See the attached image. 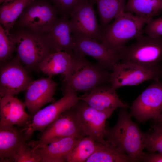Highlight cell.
I'll use <instances>...</instances> for the list:
<instances>
[{
  "mask_svg": "<svg viewBox=\"0 0 162 162\" xmlns=\"http://www.w3.org/2000/svg\"><path fill=\"white\" fill-rule=\"evenodd\" d=\"M127 108H122L112 128L106 129L104 138L128 154L133 162H141L145 152L146 134L131 119Z\"/></svg>",
  "mask_w": 162,
  "mask_h": 162,
  "instance_id": "1",
  "label": "cell"
},
{
  "mask_svg": "<svg viewBox=\"0 0 162 162\" xmlns=\"http://www.w3.org/2000/svg\"><path fill=\"white\" fill-rule=\"evenodd\" d=\"M72 63L64 76L66 84L75 92H87L98 86L110 83V72L98 63H92L85 56L73 51Z\"/></svg>",
  "mask_w": 162,
  "mask_h": 162,
  "instance_id": "2",
  "label": "cell"
},
{
  "mask_svg": "<svg viewBox=\"0 0 162 162\" xmlns=\"http://www.w3.org/2000/svg\"><path fill=\"white\" fill-rule=\"evenodd\" d=\"M148 22L130 12L124 11L101 30L100 42L111 49L121 50L128 42L143 34L144 27Z\"/></svg>",
  "mask_w": 162,
  "mask_h": 162,
  "instance_id": "3",
  "label": "cell"
},
{
  "mask_svg": "<svg viewBox=\"0 0 162 162\" xmlns=\"http://www.w3.org/2000/svg\"><path fill=\"white\" fill-rule=\"evenodd\" d=\"M16 55L25 67L33 69L51 53L46 34L22 28L15 34Z\"/></svg>",
  "mask_w": 162,
  "mask_h": 162,
  "instance_id": "4",
  "label": "cell"
},
{
  "mask_svg": "<svg viewBox=\"0 0 162 162\" xmlns=\"http://www.w3.org/2000/svg\"><path fill=\"white\" fill-rule=\"evenodd\" d=\"M121 61L153 68L162 62V37L154 38L142 34L135 42L122 49Z\"/></svg>",
  "mask_w": 162,
  "mask_h": 162,
  "instance_id": "5",
  "label": "cell"
},
{
  "mask_svg": "<svg viewBox=\"0 0 162 162\" xmlns=\"http://www.w3.org/2000/svg\"><path fill=\"white\" fill-rule=\"evenodd\" d=\"M77 93L66 84L63 96L38 111L32 116L29 123L22 129L28 139L35 131L42 132L62 114L74 107L79 100Z\"/></svg>",
  "mask_w": 162,
  "mask_h": 162,
  "instance_id": "6",
  "label": "cell"
},
{
  "mask_svg": "<svg viewBox=\"0 0 162 162\" xmlns=\"http://www.w3.org/2000/svg\"><path fill=\"white\" fill-rule=\"evenodd\" d=\"M56 8L46 0H34L23 10L17 24L21 28L46 34L58 18Z\"/></svg>",
  "mask_w": 162,
  "mask_h": 162,
  "instance_id": "7",
  "label": "cell"
},
{
  "mask_svg": "<svg viewBox=\"0 0 162 162\" xmlns=\"http://www.w3.org/2000/svg\"><path fill=\"white\" fill-rule=\"evenodd\" d=\"M42 133L39 140L28 142L33 149L67 137L81 138L85 136L79 125L73 107L62 114Z\"/></svg>",
  "mask_w": 162,
  "mask_h": 162,
  "instance_id": "8",
  "label": "cell"
},
{
  "mask_svg": "<svg viewBox=\"0 0 162 162\" xmlns=\"http://www.w3.org/2000/svg\"><path fill=\"white\" fill-rule=\"evenodd\" d=\"M111 70L110 84L116 90L124 86H137L148 80L160 79L162 75L161 65L148 68L122 61L115 64Z\"/></svg>",
  "mask_w": 162,
  "mask_h": 162,
  "instance_id": "9",
  "label": "cell"
},
{
  "mask_svg": "<svg viewBox=\"0 0 162 162\" xmlns=\"http://www.w3.org/2000/svg\"><path fill=\"white\" fill-rule=\"evenodd\" d=\"M130 114L140 123L156 120L162 112V80H154L135 100Z\"/></svg>",
  "mask_w": 162,
  "mask_h": 162,
  "instance_id": "10",
  "label": "cell"
},
{
  "mask_svg": "<svg viewBox=\"0 0 162 162\" xmlns=\"http://www.w3.org/2000/svg\"><path fill=\"white\" fill-rule=\"evenodd\" d=\"M22 64L16 56L0 64V98L26 91L33 81Z\"/></svg>",
  "mask_w": 162,
  "mask_h": 162,
  "instance_id": "11",
  "label": "cell"
},
{
  "mask_svg": "<svg viewBox=\"0 0 162 162\" xmlns=\"http://www.w3.org/2000/svg\"><path fill=\"white\" fill-rule=\"evenodd\" d=\"M72 36L74 52L93 57L108 70H112L113 65L122 60V49L112 50L88 37L73 34Z\"/></svg>",
  "mask_w": 162,
  "mask_h": 162,
  "instance_id": "12",
  "label": "cell"
},
{
  "mask_svg": "<svg viewBox=\"0 0 162 162\" xmlns=\"http://www.w3.org/2000/svg\"><path fill=\"white\" fill-rule=\"evenodd\" d=\"M73 107L84 135L92 137L97 142L104 141L106 121L112 113L99 111L79 99Z\"/></svg>",
  "mask_w": 162,
  "mask_h": 162,
  "instance_id": "13",
  "label": "cell"
},
{
  "mask_svg": "<svg viewBox=\"0 0 162 162\" xmlns=\"http://www.w3.org/2000/svg\"><path fill=\"white\" fill-rule=\"evenodd\" d=\"M93 0L86 2L71 13L70 19L73 34L88 37L101 41V29L97 20Z\"/></svg>",
  "mask_w": 162,
  "mask_h": 162,
  "instance_id": "14",
  "label": "cell"
},
{
  "mask_svg": "<svg viewBox=\"0 0 162 162\" xmlns=\"http://www.w3.org/2000/svg\"><path fill=\"white\" fill-rule=\"evenodd\" d=\"M91 107L101 112L113 113L117 109L129 107L119 98L110 83L100 85L79 96Z\"/></svg>",
  "mask_w": 162,
  "mask_h": 162,
  "instance_id": "15",
  "label": "cell"
},
{
  "mask_svg": "<svg viewBox=\"0 0 162 162\" xmlns=\"http://www.w3.org/2000/svg\"><path fill=\"white\" fill-rule=\"evenodd\" d=\"M57 86V83L50 76L32 82L26 91L24 102L31 115L52 101Z\"/></svg>",
  "mask_w": 162,
  "mask_h": 162,
  "instance_id": "16",
  "label": "cell"
},
{
  "mask_svg": "<svg viewBox=\"0 0 162 162\" xmlns=\"http://www.w3.org/2000/svg\"><path fill=\"white\" fill-rule=\"evenodd\" d=\"M26 106L14 96H4L0 99V126H17L24 127L32 117L25 111Z\"/></svg>",
  "mask_w": 162,
  "mask_h": 162,
  "instance_id": "17",
  "label": "cell"
},
{
  "mask_svg": "<svg viewBox=\"0 0 162 162\" xmlns=\"http://www.w3.org/2000/svg\"><path fill=\"white\" fill-rule=\"evenodd\" d=\"M70 17L62 15L58 18L50 31L46 34L51 53L73 52V39Z\"/></svg>",
  "mask_w": 162,
  "mask_h": 162,
  "instance_id": "18",
  "label": "cell"
},
{
  "mask_svg": "<svg viewBox=\"0 0 162 162\" xmlns=\"http://www.w3.org/2000/svg\"><path fill=\"white\" fill-rule=\"evenodd\" d=\"M28 140L22 129L14 126H0V162H14L18 148Z\"/></svg>",
  "mask_w": 162,
  "mask_h": 162,
  "instance_id": "19",
  "label": "cell"
},
{
  "mask_svg": "<svg viewBox=\"0 0 162 162\" xmlns=\"http://www.w3.org/2000/svg\"><path fill=\"white\" fill-rule=\"evenodd\" d=\"M79 139L65 138L34 150L40 157L41 162H66L67 156Z\"/></svg>",
  "mask_w": 162,
  "mask_h": 162,
  "instance_id": "20",
  "label": "cell"
},
{
  "mask_svg": "<svg viewBox=\"0 0 162 162\" xmlns=\"http://www.w3.org/2000/svg\"><path fill=\"white\" fill-rule=\"evenodd\" d=\"M72 53L61 51L51 53L39 64L38 68L50 77L59 74L64 76L71 67Z\"/></svg>",
  "mask_w": 162,
  "mask_h": 162,
  "instance_id": "21",
  "label": "cell"
},
{
  "mask_svg": "<svg viewBox=\"0 0 162 162\" xmlns=\"http://www.w3.org/2000/svg\"><path fill=\"white\" fill-rule=\"evenodd\" d=\"M133 162L126 154L105 139L97 142L96 149L86 162Z\"/></svg>",
  "mask_w": 162,
  "mask_h": 162,
  "instance_id": "22",
  "label": "cell"
},
{
  "mask_svg": "<svg viewBox=\"0 0 162 162\" xmlns=\"http://www.w3.org/2000/svg\"><path fill=\"white\" fill-rule=\"evenodd\" d=\"M34 0H7L0 8V24L5 29L10 30L24 9Z\"/></svg>",
  "mask_w": 162,
  "mask_h": 162,
  "instance_id": "23",
  "label": "cell"
},
{
  "mask_svg": "<svg viewBox=\"0 0 162 162\" xmlns=\"http://www.w3.org/2000/svg\"><path fill=\"white\" fill-rule=\"evenodd\" d=\"M162 11V0H127L125 11L147 20L148 21Z\"/></svg>",
  "mask_w": 162,
  "mask_h": 162,
  "instance_id": "24",
  "label": "cell"
},
{
  "mask_svg": "<svg viewBox=\"0 0 162 162\" xmlns=\"http://www.w3.org/2000/svg\"><path fill=\"white\" fill-rule=\"evenodd\" d=\"M97 4L101 30L121 13L125 11L127 0H94Z\"/></svg>",
  "mask_w": 162,
  "mask_h": 162,
  "instance_id": "25",
  "label": "cell"
},
{
  "mask_svg": "<svg viewBox=\"0 0 162 162\" xmlns=\"http://www.w3.org/2000/svg\"><path fill=\"white\" fill-rule=\"evenodd\" d=\"M97 142L88 136L79 139L67 156L66 162H86L95 151Z\"/></svg>",
  "mask_w": 162,
  "mask_h": 162,
  "instance_id": "26",
  "label": "cell"
},
{
  "mask_svg": "<svg viewBox=\"0 0 162 162\" xmlns=\"http://www.w3.org/2000/svg\"><path fill=\"white\" fill-rule=\"evenodd\" d=\"M17 42L15 34L0 25V63L11 59L13 53L16 51Z\"/></svg>",
  "mask_w": 162,
  "mask_h": 162,
  "instance_id": "27",
  "label": "cell"
},
{
  "mask_svg": "<svg viewBox=\"0 0 162 162\" xmlns=\"http://www.w3.org/2000/svg\"><path fill=\"white\" fill-rule=\"evenodd\" d=\"M144 147L149 152L162 153V123L154 122L146 134Z\"/></svg>",
  "mask_w": 162,
  "mask_h": 162,
  "instance_id": "28",
  "label": "cell"
},
{
  "mask_svg": "<svg viewBox=\"0 0 162 162\" xmlns=\"http://www.w3.org/2000/svg\"><path fill=\"white\" fill-rule=\"evenodd\" d=\"M15 162H40L41 159L35 150L26 141L22 143L18 148L15 155Z\"/></svg>",
  "mask_w": 162,
  "mask_h": 162,
  "instance_id": "29",
  "label": "cell"
},
{
  "mask_svg": "<svg viewBox=\"0 0 162 162\" xmlns=\"http://www.w3.org/2000/svg\"><path fill=\"white\" fill-rule=\"evenodd\" d=\"M49 0L56 8L58 13H60L61 15H66L70 17L72 12L79 6L92 0Z\"/></svg>",
  "mask_w": 162,
  "mask_h": 162,
  "instance_id": "30",
  "label": "cell"
},
{
  "mask_svg": "<svg viewBox=\"0 0 162 162\" xmlns=\"http://www.w3.org/2000/svg\"><path fill=\"white\" fill-rule=\"evenodd\" d=\"M142 30V34L151 37H162V16L149 20Z\"/></svg>",
  "mask_w": 162,
  "mask_h": 162,
  "instance_id": "31",
  "label": "cell"
},
{
  "mask_svg": "<svg viewBox=\"0 0 162 162\" xmlns=\"http://www.w3.org/2000/svg\"><path fill=\"white\" fill-rule=\"evenodd\" d=\"M162 162V153L156 152H145L142 162Z\"/></svg>",
  "mask_w": 162,
  "mask_h": 162,
  "instance_id": "32",
  "label": "cell"
},
{
  "mask_svg": "<svg viewBox=\"0 0 162 162\" xmlns=\"http://www.w3.org/2000/svg\"><path fill=\"white\" fill-rule=\"evenodd\" d=\"M155 122L162 123V112L155 120L154 121Z\"/></svg>",
  "mask_w": 162,
  "mask_h": 162,
  "instance_id": "33",
  "label": "cell"
},
{
  "mask_svg": "<svg viewBox=\"0 0 162 162\" xmlns=\"http://www.w3.org/2000/svg\"><path fill=\"white\" fill-rule=\"evenodd\" d=\"M7 0H0V4H2V3H3L5 1Z\"/></svg>",
  "mask_w": 162,
  "mask_h": 162,
  "instance_id": "34",
  "label": "cell"
},
{
  "mask_svg": "<svg viewBox=\"0 0 162 162\" xmlns=\"http://www.w3.org/2000/svg\"><path fill=\"white\" fill-rule=\"evenodd\" d=\"M161 78H162V76H161Z\"/></svg>",
  "mask_w": 162,
  "mask_h": 162,
  "instance_id": "35",
  "label": "cell"
}]
</instances>
